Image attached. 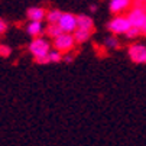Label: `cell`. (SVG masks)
Segmentation results:
<instances>
[{"label": "cell", "mask_w": 146, "mask_h": 146, "mask_svg": "<svg viewBox=\"0 0 146 146\" xmlns=\"http://www.w3.org/2000/svg\"><path fill=\"white\" fill-rule=\"evenodd\" d=\"M49 51H51V44L42 36L35 38L29 44V52L32 54V56L35 58L38 64H49V59H48Z\"/></svg>", "instance_id": "obj_1"}, {"label": "cell", "mask_w": 146, "mask_h": 146, "mask_svg": "<svg viewBox=\"0 0 146 146\" xmlns=\"http://www.w3.org/2000/svg\"><path fill=\"white\" fill-rule=\"evenodd\" d=\"M130 26L132 23L127 16H116L107 23V29L114 35H126Z\"/></svg>", "instance_id": "obj_2"}, {"label": "cell", "mask_w": 146, "mask_h": 146, "mask_svg": "<svg viewBox=\"0 0 146 146\" xmlns=\"http://www.w3.org/2000/svg\"><path fill=\"white\" fill-rule=\"evenodd\" d=\"M75 39H74V35L72 33H61L59 36H56L54 39V48L61 51L62 54H65V52H71L75 46Z\"/></svg>", "instance_id": "obj_3"}, {"label": "cell", "mask_w": 146, "mask_h": 146, "mask_svg": "<svg viewBox=\"0 0 146 146\" xmlns=\"http://www.w3.org/2000/svg\"><path fill=\"white\" fill-rule=\"evenodd\" d=\"M129 58L135 64H146V45L143 44H133L127 49Z\"/></svg>", "instance_id": "obj_4"}, {"label": "cell", "mask_w": 146, "mask_h": 146, "mask_svg": "<svg viewBox=\"0 0 146 146\" xmlns=\"http://www.w3.org/2000/svg\"><path fill=\"white\" fill-rule=\"evenodd\" d=\"M58 25L64 32L72 33L77 29V16L72 13H62L58 20Z\"/></svg>", "instance_id": "obj_5"}, {"label": "cell", "mask_w": 146, "mask_h": 146, "mask_svg": "<svg viewBox=\"0 0 146 146\" xmlns=\"http://www.w3.org/2000/svg\"><path fill=\"white\" fill-rule=\"evenodd\" d=\"M127 17H129V20H130L132 26H137V28H140L142 22H143L145 17H146V9L142 7V6H135V7L129 12Z\"/></svg>", "instance_id": "obj_6"}, {"label": "cell", "mask_w": 146, "mask_h": 146, "mask_svg": "<svg viewBox=\"0 0 146 146\" xmlns=\"http://www.w3.org/2000/svg\"><path fill=\"white\" fill-rule=\"evenodd\" d=\"M26 32L32 38L42 36L45 33V26L42 25L40 20H29V23L26 25Z\"/></svg>", "instance_id": "obj_7"}, {"label": "cell", "mask_w": 146, "mask_h": 146, "mask_svg": "<svg viewBox=\"0 0 146 146\" xmlns=\"http://www.w3.org/2000/svg\"><path fill=\"white\" fill-rule=\"evenodd\" d=\"M132 5V0H110V12L114 15H120L123 12H126Z\"/></svg>", "instance_id": "obj_8"}, {"label": "cell", "mask_w": 146, "mask_h": 146, "mask_svg": "<svg viewBox=\"0 0 146 146\" xmlns=\"http://www.w3.org/2000/svg\"><path fill=\"white\" fill-rule=\"evenodd\" d=\"M26 15H28L29 20H40V22H42L46 17V10L44 7H29Z\"/></svg>", "instance_id": "obj_9"}, {"label": "cell", "mask_w": 146, "mask_h": 146, "mask_svg": "<svg viewBox=\"0 0 146 146\" xmlns=\"http://www.w3.org/2000/svg\"><path fill=\"white\" fill-rule=\"evenodd\" d=\"M77 28L93 31V28H94L93 19H91L90 16H87V15H78V16H77Z\"/></svg>", "instance_id": "obj_10"}, {"label": "cell", "mask_w": 146, "mask_h": 146, "mask_svg": "<svg viewBox=\"0 0 146 146\" xmlns=\"http://www.w3.org/2000/svg\"><path fill=\"white\" fill-rule=\"evenodd\" d=\"M93 31H88V29H81V28H77L72 35H74V39H75V42L77 44H82V42H86V40L90 39Z\"/></svg>", "instance_id": "obj_11"}, {"label": "cell", "mask_w": 146, "mask_h": 146, "mask_svg": "<svg viewBox=\"0 0 146 146\" xmlns=\"http://www.w3.org/2000/svg\"><path fill=\"white\" fill-rule=\"evenodd\" d=\"M45 33H46L51 39H55V38L59 36L61 33H64V31L59 28L58 23H49V25L45 28Z\"/></svg>", "instance_id": "obj_12"}, {"label": "cell", "mask_w": 146, "mask_h": 146, "mask_svg": "<svg viewBox=\"0 0 146 146\" xmlns=\"http://www.w3.org/2000/svg\"><path fill=\"white\" fill-rule=\"evenodd\" d=\"M61 15H62V12H61V10L54 9V10L46 12V17H45V19L48 20V23H58V20H59Z\"/></svg>", "instance_id": "obj_13"}, {"label": "cell", "mask_w": 146, "mask_h": 146, "mask_svg": "<svg viewBox=\"0 0 146 146\" xmlns=\"http://www.w3.org/2000/svg\"><path fill=\"white\" fill-rule=\"evenodd\" d=\"M62 58H64V54H62L61 51H58V49H55V48L51 49L49 54H48V59H49V62H61Z\"/></svg>", "instance_id": "obj_14"}, {"label": "cell", "mask_w": 146, "mask_h": 146, "mask_svg": "<svg viewBox=\"0 0 146 146\" xmlns=\"http://www.w3.org/2000/svg\"><path fill=\"white\" fill-rule=\"evenodd\" d=\"M104 46L110 51V49H117V48H120V44H119V40H117L116 38H107L106 40H104Z\"/></svg>", "instance_id": "obj_15"}, {"label": "cell", "mask_w": 146, "mask_h": 146, "mask_svg": "<svg viewBox=\"0 0 146 146\" xmlns=\"http://www.w3.org/2000/svg\"><path fill=\"white\" fill-rule=\"evenodd\" d=\"M139 35H140V29H139L137 26H130L129 31L126 32V36L130 38V39H135V38L139 36Z\"/></svg>", "instance_id": "obj_16"}, {"label": "cell", "mask_w": 146, "mask_h": 146, "mask_svg": "<svg viewBox=\"0 0 146 146\" xmlns=\"http://www.w3.org/2000/svg\"><path fill=\"white\" fill-rule=\"evenodd\" d=\"M12 54V49L7 46V45H2V44H0V56H9Z\"/></svg>", "instance_id": "obj_17"}, {"label": "cell", "mask_w": 146, "mask_h": 146, "mask_svg": "<svg viewBox=\"0 0 146 146\" xmlns=\"http://www.w3.org/2000/svg\"><path fill=\"white\" fill-rule=\"evenodd\" d=\"M7 31V23L5 22L3 19H0V35H3Z\"/></svg>", "instance_id": "obj_18"}, {"label": "cell", "mask_w": 146, "mask_h": 146, "mask_svg": "<svg viewBox=\"0 0 146 146\" xmlns=\"http://www.w3.org/2000/svg\"><path fill=\"white\" fill-rule=\"evenodd\" d=\"M62 59H64L65 62H72L74 55H72V54H70V52H65V54H64V58H62Z\"/></svg>", "instance_id": "obj_19"}, {"label": "cell", "mask_w": 146, "mask_h": 146, "mask_svg": "<svg viewBox=\"0 0 146 146\" xmlns=\"http://www.w3.org/2000/svg\"><path fill=\"white\" fill-rule=\"evenodd\" d=\"M140 35H143V36H146V17H145V20L142 22V25H140Z\"/></svg>", "instance_id": "obj_20"}, {"label": "cell", "mask_w": 146, "mask_h": 146, "mask_svg": "<svg viewBox=\"0 0 146 146\" xmlns=\"http://www.w3.org/2000/svg\"><path fill=\"white\" fill-rule=\"evenodd\" d=\"M90 10H91V12H96V10H97V7H96V6H91V9H90Z\"/></svg>", "instance_id": "obj_21"}]
</instances>
